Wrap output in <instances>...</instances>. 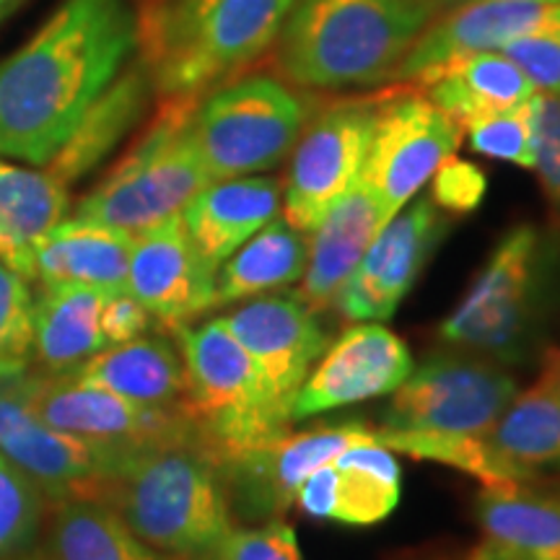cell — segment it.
I'll list each match as a JSON object with an SVG mask.
<instances>
[{
	"instance_id": "obj_1",
	"label": "cell",
	"mask_w": 560,
	"mask_h": 560,
	"mask_svg": "<svg viewBox=\"0 0 560 560\" xmlns=\"http://www.w3.org/2000/svg\"><path fill=\"white\" fill-rule=\"evenodd\" d=\"M130 0H62L0 60V156L50 164L138 47Z\"/></svg>"
},
{
	"instance_id": "obj_2",
	"label": "cell",
	"mask_w": 560,
	"mask_h": 560,
	"mask_svg": "<svg viewBox=\"0 0 560 560\" xmlns=\"http://www.w3.org/2000/svg\"><path fill=\"white\" fill-rule=\"evenodd\" d=\"M560 314V231L520 223L495 244L439 338L501 366L542 359Z\"/></svg>"
},
{
	"instance_id": "obj_3",
	"label": "cell",
	"mask_w": 560,
	"mask_h": 560,
	"mask_svg": "<svg viewBox=\"0 0 560 560\" xmlns=\"http://www.w3.org/2000/svg\"><path fill=\"white\" fill-rule=\"evenodd\" d=\"M436 16V0H296L276 39L278 70L301 89L380 86Z\"/></svg>"
},
{
	"instance_id": "obj_4",
	"label": "cell",
	"mask_w": 560,
	"mask_h": 560,
	"mask_svg": "<svg viewBox=\"0 0 560 560\" xmlns=\"http://www.w3.org/2000/svg\"><path fill=\"white\" fill-rule=\"evenodd\" d=\"M296 0H156L140 24L143 66L164 100L202 96L276 45Z\"/></svg>"
},
{
	"instance_id": "obj_5",
	"label": "cell",
	"mask_w": 560,
	"mask_h": 560,
	"mask_svg": "<svg viewBox=\"0 0 560 560\" xmlns=\"http://www.w3.org/2000/svg\"><path fill=\"white\" fill-rule=\"evenodd\" d=\"M100 501L174 560H208L234 529L219 465L195 444L136 450L102 488Z\"/></svg>"
},
{
	"instance_id": "obj_6",
	"label": "cell",
	"mask_w": 560,
	"mask_h": 560,
	"mask_svg": "<svg viewBox=\"0 0 560 560\" xmlns=\"http://www.w3.org/2000/svg\"><path fill=\"white\" fill-rule=\"evenodd\" d=\"M174 332L187 374L179 408L215 465L221 467L289 431V410L276 400L226 319H208L198 327L179 325Z\"/></svg>"
},
{
	"instance_id": "obj_7",
	"label": "cell",
	"mask_w": 560,
	"mask_h": 560,
	"mask_svg": "<svg viewBox=\"0 0 560 560\" xmlns=\"http://www.w3.org/2000/svg\"><path fill=\"white\" fill-rule=\"evenodd\" d=\"M198 100H166L128 156L79 202L73 219L138 236L182 215L195 195L210 185L192 138Z\"/></svg>"
},
{
	"instance_id": "obj_8",
	"label": "cell",
	"mask_w": 560,
	"mask_h": 560,
	"mask_svg": "<svg viewBox=\"0 0 560 560\" xmlns=\"http://www.w3.org/2000/svg\"><path fill=\"white\" fill-rule=\"evenodd\" d=\"M312 104L272 75L221 83L200 96L192 138L210 182L276 170L296 145Z\"/></svg>"
},
{
	"instance_id": "obj_9",
	"label": "cell",
	"mask_w": 560,
	"mask_h": 560,
	"mask_svg": "<svg viewBox=\"0 0 560 560\" xmlns=\"http://www.w3.org/2000/svg\"><path fill=\"white\" fill-rule=\"evenodd\" d=\"M520 384L501 363L450 348L429 359L382 410V429L412 433H482L514 400Z\"/></svg>"
},
{
	"instance_id": "obj_10",
	"label": "cell",
	"mask_w": 560,
	"mask_h": 560,
	"mask_svg": "<svg viewBox=\"0 0 560 560\" xmlns=\"http://www.w3.org/2000/svg\"><path fill=\"white\" fill-rule=\"evenodd\" d=\"M376 107L380 96L335 102L301 130L283 190V219L301 234H312L361 179Z\"/></svg>"
},
{
	"instance_id": "obj_11",
	"label": "cell",
	"mask_w": 560,
	"mask_h": 560,
	"mask_svg": "<svg viewBox=\"0 0 560 560\" xmlns=\"http://www.w3.org/2000/svg\"><path fill=\"white\" fill-rule=\"evenodd\" d=\"M16 374L0 376V454L50 501L100 499L136 450L55 429L26 402Z\"/></svg>"
},
{
	"instance_id": "obj_12",
	"label": "cell",
	"mask_w": 560,
	"mask_h": 560,
	"mask_svg": "<svg viewBox=\"0 0 560 560\" xmlns=\"http://www.w3.org/2000/svg\"><path fill=\"white\" fill-rule=\"evenodd\" d=\"M16 382L26 402L47 423L75 436L130 446V450L170 444L200 446L198 431L182 408H153V405L125 400L115 392L79 380L73 371H50V374L19 371Z\"/></svg>"
},
{
	"instance_id": "obj_13",
	"label": "cell",
	"mask_w": 560,
	"mask_h": 560,
	"mask_svg": "<svg viewBox=\"0 0 560 560\" xmlns=\"http://www.w3.org/2000/svg\"><path fill=\"white\" fill-rule=\"evenodd\" d=\"M462 130L429 96L402 91L380 96L374 136L361 179L392 221L420 192L446 159L454 156Z\"/></svg>"
},
{
	"instance_id": "obj_14",
	"label": "cell",
	"mask_w": 560,
	"mask_h": 560,
	"mask_svg": "<svg viewBox=\"0 0 560 560\" xmlns=\"http://www.w3.org/2000/svg\"><path fill=\"white\" fill-rule=\"evenodd\" d=\"M374 439V429L359 423L319 425L301 433H280L219 467L226 482L231 509L247 520H278L293 503L301 482L330 465L353 444Z\"/></svg>"
},
{
	"instance_id": "obj_15",
	"label": "cell",
	"mask_w": 560,
	"mask_h": 560,
	"mask_svg": "<svg viewBox=\"0 0 560 560\" xmlns=\"http://www.w3.org/2000/svg\"><path fill=\"white\" fill-rule=\"evenodd\" d=\"M540 376L516 392L509 408L482 433H470V475L486 486L527 482L560 465V348L548 346Z\"/></svg>"
},
{
	"instance_id": "obj_16",
	"label": "cell",
	"mask_w": 560,
	"mask_h": 560,
	"mask_svg": "<svg viewBox=\"0 0 560 560\" xmlns=\"http://www.w3.org/2000/svg\"><path fill=\"white\" fill-rule=\"evenodd\" d=\"M450 231V219L431 198H420L384 226L340 291L338 310L350 322H384L416 283Z\"/></svg>"
},
{
	"instance_id": "obj_17",
	"label": "cell",
	"mask_w": 560,
	"mask_h": 560,
	"mask_svg": "<svg viewBox=\"0 0 560 560\" xmlns=\"http://www.w3.org/2000/svg\"><path fill=\"white\" fill-rule=\"evenodd\" d=\"M560 24V0H475L439 13L397 68V83L429 86L441 70L475 52Z\"/></svg>"
},
{
	"instance_id": "obj_18",
	"label": "cell",
	"mask_w": 560,
	"mask_h": 560,
	"mask_svg": "<svg viewBox=\"0 0 560 560\" xmlns=\"http://www.w3.org/2000/svg\"><path fill=\"white\" fill-rule=\"evenodd\" d=\"M410 371L405 340L380 322H355L312 366L291 402V420L392 395Z\"/></svg>"
},
{
	"instance_id": "obj_19",
	"label": "cell",
	"mask_w": 560,
	"mask_h": 560,
	"mask_svg": "<svg viewBox=\"0 0 560 560\" xmlns=\"http://www.w3.org/2000/svg\"><path fill=\"white\" fill-rule=\"evenodd\" d=\"M223 319L291 416L293 397L327 348L317 314L296 293H262Z\"/></svg>"
},
{
	"instance_id": "obj_20",
	"label": "cell",
	"mask_w": 560,
	"mask_h": 560,
	"mask_svg": "<svg viewBox=\"0 0 560 560\" xmlns=\"http://www.w3.org/2000/svg\"><path fill=\"white\" fill-rule=\"evenodd\" d=\"M128 293L166 325L215 306V270L202 260L182 215L136 236L130 252Z\"/></svg>"
},
{
	"instance_id": "obj_21",
	"label": "cell",
	"mask_w": 560,
	"mask_h": 560,
	"mask_svg": "<svg viewBox=\"0 0 560 560\" xmlns=\"http://www.w3.org/2000/svg\"><path fill=\"white\" fill-rule=\"evenodd\" d=\"M400 495V462L380 441L366 439L301 482L296 506L319 522L374 527L397 509Z\"/></svg>"
},
{
	"instance_id": "obj_22",
	"label": "cell",
	"mask_w": 560,
	"mask_h": 560,
	"mask_svg": "<svg viewBox=\"0 0 560 560\" xmlns=\"http://www.w3.org/2000/svg\"><path fill=\"white\" fill-rule=\"evenodd\" d=\"M380 200L366 182L359 179L346 198L335 206L325 221L312 231L310 262L301 276L296 296L314 314L332 312L338 306L340 291L359 268L376 234L387 226Z\"/></svg>"
},
{
	"instance_id": "obj_23",
	"label": "cell",
	"mask_w": 560,
	"mask_h": 560,
	"mask_svg": "<svg viewBox=\"0 0 560 560\" xmlns=\"http://www.w3.org/2000/svg\"><path fill=\"white\" fill-rule=\"evenodd\" d=\"M283 187L276 177H234L210 182L182 210L187 234L200 257L219 272L223 262L257 231L278 219Z\"/></svg>"
},
{
	"instance_id": "obj_24",
	"label": "cell",
	"mask_w": 560,
	"mask_h": 560,
	"mask_svg": "<svg viewBox=\"0 0 560 560\" xmlns=\"http://www.w3.org/2000/svg\"><path fill=\"white\" fill-rule=\"evenodd\" d=\"M482 542L470 560H560V503L522 482H495L475 501Z\"/></svg>"
},
{
	"instance_id": "obj_25",
	"label": "cell",
	"mask_w": 560,
	"mask_h": 560,
	"mask_svg": "<svg viewBox=\"0 0 560 560\" xmlns=\"http://www.w3.org/2000/svg\"><path fill=\"white\" fill-rule=\"evenodd\" d=\"M136 236L81 219H66L34 249V280L42 285H89L102 293L128 291Z\"/></svg>"
},
{
	"instance_id": "obj_26",
	"label": "cell",
	"mask_w": 560,
	"mask_h": 560,
	"mask_svg": "<svg viewBox=\"0 0 560 560\" xmlns=\"http://www.w3.org/2000/svg\"><path fill=\"white\" fill-rule=\"evenodd\" d=\"M153 91L151 75L143 62L125 70L102 91V96L91 104L79 128L73 130L62 149L55 153L47 172L60 185H70L94 172L112 151L120 145V140L136 128Z\"/></svg>"
},
{
	"instance_id": "obj_27",
	"label": "cell",
	"mask_w": 560,
	"mask_h": 560,
	"mask_svg": "<svg viewBox=\"0 0 560 560\" xmlns=\"http://www.w3.org/2000/svg\"><path fill=\"white\" fill-rule=\"evenodd\" d=\"M68 187L50 172L0 156V260L34 280V249L68 215Z\"/></svg>"
},
{
	"instance_id": "obj_28",
	"label": "cell",
	"mask_w": 560,
	"mask_h": 560,
	"mask_svg": "<svg viewBox=\"0 0 560 560\" xmlns=\"http://www.w3.org/2000/svg\"><path fill=\"white\" fill-rule=\"evenodd\" d=\"M70 371L83 382L153 408H179L187 389L185 361L166 338L140 335L100 350Z\"/></svg>"
},
{
	"instance_id": "obj_29",
	"label": "cell",
	"mask_w": 560,
	"mask_h": 560,
	"mask_svg": "<svg viewBox=\"0 0 560 560\" xmlns=\"http://www.w3.org/2000/svg\"><path fill=\"white\" fill-rule=\"evenodd\" d=\"M107 293L89 285H42L34 296V353L47 371H70L107 348L102 306Z\"/></svg>"
},
{
	"instance_id": "obj_30",
	"label": "cell",
	"mask_w": 560,
	"mask_h": 560,
	"mask_svg": "<svg viewBox=\"0 0 560 560\" xmlns=\"http://www.w3.org/2000/svg\"><path fill=\"white\" fill-rule=\"evenodd\" d=\"M425 89H429V100L459 130L490 112L514 107L537 94L527 73L499 50L467 55L441 70Z\"/></svg>"
},
{
	"instance_id": "obj_31",
	"label": "cell",
	"mask_w": 560,
	"mask_h": 560,
	"mask_svg": "<svg viewBox=\"0 0 560 560\" xmlns=\"http://www.w3.org/2000/svg\"><path fill=\"white\" fill-rule=\"evenodd\" d=\"M310 262V240L285 219L244 242L215 272V306H229L296 283Z\"/></svg>"
},
{
	"instance_id": "obj_32",
	"label": "cell",
	"mask_w": 560,
	"mask_h": 560,
	"mask_svg": "<svg viewBox=\"0 0 560 560\" xmlns=\"http://www.w3.org/2000/svg\"><path fill=\"white\" fill-rule=\"evenodd\" d=\"M47 560H174L153 550L109 503L100 499H60L47 527Z\"/></svg>"
},
{
	"instance_id": "obj_33",
	"label": "cell",
	"mask_w": 560,
	"mask_h": 560,
	"mask_svg": "<svg viewBox=\"0 0 560 560\" xmlns=\"http://www.w3.org/2000/svg\"><path fill=\"white\" fill-rule=\"evenodd\" d=\"M470 149L482 156L532 170L535 166V96L490 112L465 128Z\"/></svg>"
},
{
	"instance_id": "obj_34",
	"label": "cell",
	"mask_w": 560,
	"mask_h": 560,
	"mask_svg": "<svg viewBox=\"0 0 560 560\" xmlns=\"http://www.w3.org/2000/svg\"><path fill=\"white\" fill-rule=\"evenodd\" d=\"M45 493L0 454V560L13 558L37 537Z\"/></svg>"
},
{
	"instance_id": "obj_35",
	"label": "cell",
	"mask_w": 560,
	"mask_h": 560,
	"mask_svg": "<svg viewBox=\"0 0 560 560\" xmlns=\"http://www.w3.org/2000/svg\"><path fill=\"white\" fill-rule=\"evenodd\" d=\"M34 353V293L30 280L0 260V376L16 374Z\"/></svg>"
},
{
	"instance_id": "obj_36",
	"label": "cell",
	"mask_w": 560,
	"mask_h": 560,
	"mask_svg": "<svg viewBox=\"0 0 560 560\" xmlns=\"http://www.w3.org/2000/svg\"><path fill=\"white\" fill-rule=\"evenodd\" d=\"M552 223L560 231V94H535V166Z\"/></svg>"
},
{
	"instance_id": "obj_37",
	"label": "cell",
	"mask_w": 560,
	"mask_h": 560,
	"mask_svg": "<svg viewBox=\"0 0 560 560\" xmlns=\"http://www.w3.org/2000/svg\"><path fill=\"white\" fill-rule=\"evenodd\" d=\"M208 560H304L296 529L283 520L231 529Z\"/></svg>"
},
{
	"instance_id": "obj_38",
	"label": "cell",
	"mask_w": 560,
	"mask_h": 560,
	"mask_svg": "<svg viewBox=\"0 0 560 560\" xmlns=\"http://www.w3.org/2000/svg\"><path fill=\"white\" fill-rule=\"evenodd\" d=\"M499 52L520 66L542 94H560V24L511 39Z\"/></svg>"
},
{
	"instance_id": "obj_39",
	"label": "cell",
	"mask_w": 560,
	"mask_h": 560,
	"mask_svg": "<svg viewBox=\"0 0 560 560\" xmlns=\"http://www.w3.org/2000/svg\"><path fill=\"white\" fill-rule=\"evenodd\" d=\"M488 179L480 166L450 156L431 177V200L444 213H472L486 198Z\"/></svg>"
},
{
	"instance_id": "obj_40",
	"label": "cell",
	"mask_w": 560,
	"mask_h": 560,
	"mask_svg": "<svg viewBox=\"0 0 560 560\" xmlns=\"http://www.w3.org/2000/svg\"><path fill=\"white\" fill-rule=\"evenodd\" d=\"M151 312L145 310L140 301L130 296L128 291L107 293L102 306V335L104 342L109 346H120V342L136 340L140 335L149 332Z\"/></svg>"
},
{
	"instance_id": "obj_41",
	"label": "cell",
	"mask_w": 560,
	"mask_h": 560,
	"mask_svg": "<svg viewBox=\"0 0 560 560\" xmlns=\"http://www.w3.org/2000/svg\"><path fill=\"white\" fill-rule=\"evenodd\" d=\"M26 0H0V24L11 16L13 11H19Z\"/></svg>"
},
{
	"instance_id": "obj_42",
	"label": "cell",
	"mask_w": 560,
	"mask_h": 560,
	"mask_svg": "<svg viewBox=\"0 0 560 560\" xmlns=\"http://www.w3.org/2000/svg\"><path fill=\"white\" fill-rule=\"evenodd\" d=\"M462 3H475V0H436L439 13L450 11V9H454V5H462Z\"/></svg>"
},
{
	"instance_id": "obj_43",
	"label": "cell",
	"mask_w": 560,
	"mask_h": 560,
	"mask_svg": "<svg viewBox=\"0 0 560 560\" xmlns=\"http://www.w3.org/2000/svg\"><path fill=\"white\" fill-rule=\"evenodd\" d=\"M9 560V558H5ZM11 560H47L45 556H42V552H37V556H24V558H11Z\"/></svg>"
}]
</instances>
